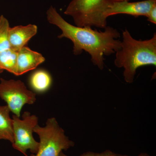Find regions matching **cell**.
Returning <instances> with one entry per match:
<instances>
[{
  "mask_svg": "<svg viewBox=\"0 0 156 156\" xmlns=\"http://www.w3.org/2000/svg\"><path fill=\"white\" fill-rule=\"evenodd\" d=\"M47 18L49 23L61 30L58 38H66L73 42L74 55L78 56L86 51L91 56L93 64L101 70L104 66V56H110L121 48L120 33L113 27L107 26L104 31H99L91 27L73 25L65 20L52 6L47 11Z\"/></svg>",
  "mask_w": 156,
  "mask_h": 156,
  "instance_id": "1",
  "label": "cell"
},
{
  "mask_svg": "<svg viewBox=\"0 0 156 156\" xmlns=\"http://www.w3.org/2000/svg\"><path fill=\"white\" fill-rule=\"evenodd\" d=\"M115 53V65L124 68V80L126 83H132L138 68L156 66V34L148 40H137L126 29L122 32L121 48Z\"/></svg>",
  "mask_w": 156,
  "mask_h": 156,
  "instance_id": "2",
  "label": "cell"
},
{
  "mask_svg": "<svg viewBox=\"0 0 156 156\" xmlns=\"http://www.w3.org/2000/svg\"><path fill=\"white\" fill-rule=\"evenodd\" d=\"M112 1L72 0L64 14L72 17L76 26L105 29L107 23L105 13Z\"/></svg>",
  "mask_w": 156,
  "mask_h": 156,
  "instance_id": "3",
  "label": "cell"
},
{
  "mask_svg": "<svg viewBox=\"0 0 156 156\" xmlns=\"http://www.w3.org/2000/svg\"><path fill=\"white\" fill-rule=\"evenodd\" d=\"M34 132L38 135L40 141L37 152L30 156H58L62 151L74 146V142L66 136L53 117L48 119L45 127L37 125Z\"/></svg>",
  "mask_w": 156,
  "mask_h": 156,
  "instance_id": "4",
  "label": "cell"
},
{
  "mask_svg": "<svg viewBox=\"0 0 156 156\" xmlns=\"http://www.w3.org/2000/svg\"><path fill=\"white\" fill-rule=\"evenodd\" d=\"M22 119L16 115H13L14 142L12 146L15 149L27 156V151H30L33 154L37 152L39 142L34 138L33 133L35 127L38 125V118L28 112H25L22 115Z\"/></svg>",
  "mask_w": 156,
  "mask_h": 156,
  "instance_id": "5",
  "label": "cell"
},
{
  "mask_svg": "<svg viewBox=\"0 0 156 156\" xmlns=\"http://www.w3.org/2000/svg\"><path fill=\"white\" fill-rule=\"evenodd\" d=\"M0 98L5 101L10 111L20 117L25 105H32L36 101V94L28 90L20 80L0 79Z\"/></svg>",
  "mask_w": 156,
  "mask_h": 156,
  "instance_id": "6",
  "label": "cell"
},
{
  "mask_svg": "<svg viewBox=\"0 0 156 156\" xmlns=\"http://www.w3.org/2000/svg\"><path fill=\"white\" fill-rule=\"evenodd\" d=\"M156 0H145L141 2H129L128 1H112L105 13V17H108L118 14H126L135 17H147L150 11L154 5Z\"/></svg>",
  "mask_w": 156,
  "mask_h": 156,
  "instance_id": "7",
  "label": "cell"
},
{
  "mask_svg": "<svg viewBox=\"0 0 156 156\" xmlns=\"http://www.w3.org/2000/svg\"><path fill=\"white\" fill-rule=\"evenodd\" d=\"M45 61V57L41 53L27 46L23 47L17 52L16 76L21 75L35 69Z\"/></svg>",
  "mask_w": 156,
  "mask_h": 156,
  "instance_id": "8",
  "label": "cell"
},
{
  "mask_svg": "<svg viewBox=\"0 0 156 156\" xmlns=\"http://www.w3.org/2000/svg\"><path fill=\"white\" fill-rule=\"evenodd\" d=\"M37 30V26L32 24L10 27L9 34L10 48L18 52L36 35Z\"/></svg>",
  "mask_w": 156,
  "mask_h": 156,
  "instance_id": "9",
  "label": "cell"
},
{
  "mask_svg": "<svg viewBox=\"0 0 156 156\" xmlns=\"http://www.w3.org/2000/svg\"><path fill=\"white\" fill-rule=\"evenodd\" d=\"M29 84L34 91L38 93H43L48 91L51 87L52 76L46 70H37L31 75Z\"/></svg>",
  "mask_w": 156,
  "mask_h": 156,
  "instance_id": "10",
  "label": "cell"
},
{
  "mask_svg": "<svg viewBox=\"0 0 156 156\" xmlns=\"http://www.w3.org/2000/svg\"><path fill=\"white\" fill-rule=\"evenodd\" d=\"M10 109L6 105L0 106V140L14 142L13 120L10 116Z\"/></svg>",
  "mask_w": 156,
  "mask_h": 156,
  "instance_id": "11",
  "label": "cell"
},
{
  "mask_svg": "<svg viewBox=\"0 0 156 156\" xmlns=\"http://www.w3.org/2000/svg\"><path fill=\"white\" fill-rule=\"evenodd\" d=\"M17 52L11 48L0 52V69L16 76Z\"/></svg>",
  "mask_w": 156,
  "mask_h": 156,
  "instance_id": "12",
  "label": "cell"
},
{
  "mask_svg": "<svg viewBox=\"0 0 156 156\" xmlns=\"http://www.w3.org/2000/svg\"><path fill=\"white\" fill-rule=\"evenodd\" d=\"M10 28L8 20L3 15L0 16V52L10 48L9 30Z\"/></svg>",
  "mask_w": 156,
  "mask_h": 156,
  "instance_id": "13",
  "label": "cell"
},
{
  "mask_svg": "<svg viewBox=\"0 0 156 156\" xmlns=\"http://www.w3.org/2000/svg\"><path fill=\"white\" fill-rule=\"evenodd\" d=\"M58 156H69L65 154L62 152H61ZM80 156H131L127 155H122L121 154H116L114 152L112 151L109 150L105 151L101 153H95L93 152H87L83 154Z\"/></svg>",
  "mask_w": 156,
  "mask_h": 156,
  "instance_id": "14",
  "label": "cell"
},
{
  "mask_svg": "<svg viewBox=\"0 0 156 156\" xmlns=\"http://www.w3.org/2000/svg\"><path fill=\"white\" fill-rule=\"evenodd\" d=\"M147 17L148 21L156 24V5L153 7Z\"/></svg>",
  "mask_w": 156,
  "mask_h": 156,
  "instance_id": "15",
  "label": "cell"
},
{
  "mask_svg": "<svg viewBox=\"0 0 156 156\" xmlns=\"http://www.w3.org/2000/svg\"><path fill=\"white\" fill-rule=\"evenodd\" d=\"M137 156H150V155H149L148 154L145 153H141L139 155Z\"/></svg>",
  "mask_w": 156,
  "mask_h": 156,
  "instance_id": "16",
  "label": "cell"
},
{
  "mask_svg": "<svg viewBox=\"0 0 156 156\" xmlns=\"http://www.w3.org/2000/svg\"><path fill=\"white\" fill-rule=\"evenodd\" d=\"M113 2H122V1H128L129 0H111Z\"/></svg>",
  "mask_w": 156,
  "mask_h": 156,
  "instance_id": "17",
  "label": "cell"
},
{
  "mask_svg": "<svg viewBox=\"0 0 156 156\" xmlns=\"http://www.w3.org/2000/svg\"><path fill=\"white\" fill-rule=\"evenodd\" d=\"M3 71H4V70H3L1 69H0V74L2 73L3 72Z\"/></svg>",
  "mask_w": 156,
  "mask_h": 156,
  "instance_id": "18",
  "label": "cell"
}]
</instances>
